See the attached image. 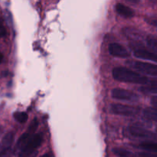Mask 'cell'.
I'll list each match as a JSON object with an SVG mask.
<instances>
[{"mask_svg": "<svg viewBox=\"0 0 157 157\" xmlns=\"http://www.w3.org/2000/svg\"><path fill=\"white\" fill-rule=\"evenodd\" d=\"M145 21L150 25L157 28V15H149L145 18Z\"/></svg>", "mask_w": 157, "mask_h": 157, "instance_id": "e0dca14e", "label": "cell"}, {"mask_svg": "<svg viewBox=\"0 0 157 157\" xmlns=\"http://www.w3.org/2000/svg\"><path fill=\"white\" fill-rule=\"evenodd\" d=\"M41 157H52V156L50 154V153H45V154H44Z\"/></svg>", "mask_w": 157, "mask_h": 157, "instance_id": "603a6c76", "label": "cell"}, {"mask_svg": "<svg viewBox=\"0 0 157 157\" xmlns=\"http://www.w3.org/2000/svg\"><path fill=\"white\" fill-rule=\"evenodd\" d=\"M147 41L148 45L157 52V38H155V37H149V38H147Z\"/></svg>", "mask_w": 157, "mask_h": 157, "instance_id": "ac0fdd59", "label": "cell"}, {"mask_svg": "<svg viewBox=\"0 0 157 157\" xmlns=\"http://www.w3.org/2000/svg\"><path fill=\"white\" fill-rule=\"evenodd\" d=\"M113 78L118 81L137 84H147L149 83V79L144 75L133 71L126 67H115L112 72Z\"/></svg>", "mask_w": 157, "mask_h": 157, "instance_id": "6da1fadb", "label": "cell"}, {"mask_svg": "<svg viewBox=\"0 0 157 157\" xmlns=\"http://www.w3.org/2000/svg\"><path fill=\"white\" fill-rule=\"evenodd\" d=\"M133 54H134L135 57H136V58L157 62L156 54L153 53L152 52H150V51L143 48H133Z\"/></svg>", "mask_w": 157, "mask_h": 157, "instance_id": "9c48e42d", "label": "cell"}, {"mask_svg": "<svg viewBox=\"0 0 157 157\" xmlns=\"http://www.w3.org/2000/svg\"><path fill=\"white\" fill-rule=\"evenodd\" d=\"M156 133H157V131H156Z\"/></svg>", "mask_w": 157, "mask_h": 157, "instance_id": "d4e9b609", "label": "cell"}, {"mask_svg": "<svg viewBox=\"0 0 157 157\" xmlns=\"http://www.w3.org/2000/svg\"><path fill=\"white\" fill-rule=\"evenodd\" d=\"M14 140V135L12 133H9L4 136V138L2 139V144L3 147L4 148H8V147H10V146L12 145V142H13Z\"/></svg>", "mask_w": 157, "mask_h": 157, "instance_id": "9a60e30c", "label": "cell"}, {"mask_svg": "<svg viewBox=\"0 0 157 157\" xmlns=\"http://www.w3.org/2000/svg\"><path fill=\"white\" fill-rule=\"evenodd\" d=\"M130 65L140 73L152 76H157V64L142 61H133L130 63Z\"/></svg>", "mask_w": 157, "mask_h": 157, "instance_id": "8992f818", "label": "cell"}, {"mask_svg": "<svg viewBox=\"0 0 157 157\" xmlns=\"http://www.w3.org/2000/svg\"><path fill=\"white\" fill-rule=\"evenodd\" d=\"M115 9L120 15L125 18H132L134 16V12L133 9L122 3H117L115 6Z\"/></svg>", "mask_w": 157, "mask_h": 157, "instance_id": "30bf717a", "label": "cell"}, {"mask_svg": "<svg viewBox=\"0 0 157 157\" xmlns=\"http://www.w3.org/2000/svg\"><path fill=\"white\" fill-rule=\"evenodd\" d=\"M13 116L15 121L21 123V124H24L28 120V114L25 112H15Z\"/></svg>", "mask_w": 157, "mask_h": 157, "instance_id": "2e32d148", "label": "cell"}, {"mask_svg": "<svg viewBox=\"0 0 157 157\" xmlns=\"http://www.w3.org/2000/svg\"><path fill=\"white\" fill-rule=\"evenodd\" d=\"M111 96L113 99L130 101V102H134L139 100V96L137 94L122 88L113 89L111 91Z\"/></svg>", "mask_w": 157, "mask_h": 157, "instance_id": "5b68a950", "label": "cell"}, {"mask_svg": "<svg viewBox=\"0 0 157 157\" xmlns=\"http://www.w3.org/2000/svg\"><path fill=\"white\" fill-rule=\"evenodd\" d=\"M139 148L147 150L149 152H153L157 153V143L153 142H144L139 145Z\"/></svg>", "mask_w": 157, "mask_h": 157, "instance_id": "4fadbf2b", "label": "cell"}, {"mask_svg": "<svg viewBox=\"0 0 157 157\" xmlns=\"http://www.w3.org/2000/svg\"><path fill=\"white\" fill-rule=\"evenodd\" d=\"M2 59H3V55H2V54L1 52H0V63L2 62Z\"/></svg>", "mask_w": 157, "mask_h": 157, "instance_id": "cb8c5ba5", "label": "cell"}, {"mask_svg": "<svg viewBox=\"0 0 157 157\" xmlns=\"http://www.w3.org/2000/svg\"><path fill=\"white\" fill-rule=\"evenodd\" d=\"M148 85L142 87L140 90L145 94H157V79L149 81Z\"/></svg>", "mask_w": 157, "mask_h": 157, "instance_id": "8fae6325", "label": "cell"}, {"mask_svg": "<svg viewBox=\"0 0 157 157\" xmlns=\"http://www.w3.org/2000/svg\"><path fill=\"white\" fill-rule=\"evenodd\" d=\"M109 52L114 57L121 58H127L130 56V53L126 48L118 43H112L108 47Z\"/></svg>", "mask_w": 157, "mask_h": 157, "instance_id": "ba28073f", "label": "cell"}, {"mask_svg": "<svg viewBox=\"0 0 157 157\" xmlns=\"http://www.w3.org/2000/svg\"><path fill=\"white\" fill-rule=\"evenodd\" d=\"M12 151L11 147L4 148V150L0 152V157H12Z\"/></svg>", "mask_w": 157, "mask_h": 157, "instance_id": "d6986e66", "label": "cell"}, {"mask_svg": "<svg viewBox=\"0 0 157 157\" xmlns=\"http://www.w3.org/2000/svg\"><path fill=\"white\" fill-rule=\"evenodd\" d=\"M151 104H153V107L157 108V96L153 97V98L151 99Z\"/></svg>", "mask_w": 157, "mask_h": 157, "instance_id": "7402d4cb", "label": "cell"}, {"mask_svg": "<svg viewBox=\"0 0 157 157\" xmlns=\"http://www.w3.org/2000/svg\"><path fill=\"white\" fill-rule=\"evenodd\" d=\"M38 126V120H37L36 118H35V119L32 121L30 125H29V129H28L27 131L25 133H23V134L20 136L18 142H17L16 145H15V151L18 153H18L22 150V149L25 147L26 144L29 143V141L30 140L31 138L35 135V132L36 131Z\"/></svg>", "mask_w": 157, "mask_h": 157, "instance_id": "7a4b0ae2", "label": "cell"}, {"mask_svg": "<svg viewBox=\"0 0 157 157\" xmlns=\"http://www.w3.org/2000/svg\"><path fill=\"white\" fill-rule=\"evenodd\" d=\"M129 133L133 137L140 138V139H155L156 136L152 132L145 130L144 128L137 127H130L128 129Z\"/></svg>", "mask_w": 157, "mask_h": 157, "instance_id": "52a82bcc", "label": "cell"}, {"mask_svg": "<svg viewBox=\"0 0 157 157\" xmlns=\"http://www.w3.org/2000/svg\"><path fill=\"white\" fill-rule=\"evenodd\" d=\"M113 152L118 157H134V153L124 149L114 148Z\"/></svg>", "mask_w": 157, "mask_h": 157, "instance_id": "5bb4252c", "label": "cell"}, {"mask_svg": "<svg viewBox=\"0 0 157 157\" xmlns=\"http://www.w3.org/2000/svg\"><path fill=\"white\" fill-rule=\"evenodd\" d=\"M43 142L42 133H36L29 141L25 147L18 153V157H29L41 146Z\"/></svg>", "mask_w": 157, "mask_h": 157, "instance_id": "3957f363", "label": "cell"}, {"mask_svg": "<svg viewBox=\"0 0 157 157\" xmlns=\"http://www.w3.org/2000/svg\"><path fill=\"white\" fill-rule=\"evenodd\" d=\"M140 110V109L137 107L120 104H113L110 107V113L113 114L121 115V116H135L139 113Z\"/></svg>", "mask_w": 157, "mask_h": 157, "instance_id": "277c9868", "label": "cell"}, {"mask_svg": "<svg viewBox=\"0 0 157 157\" xmlns=\"http://www.w3.org/2000/svg\"><path fill=\"white\" fill-rule=\"evenodd\" d=\"M144 114L147 119L157 122V108L156 107H147L144 110Z\"/></svg>", "mask_w": 157, "mask_h": 157, "instance_id": "7c38bea8", "label": "cell"}, {"mask_svg": "<svg viewBox=\"0 0 157 157\" xmlns=\"http://www.w3.org/2000/svg\"><path fill=\"white\" fill-rule=\"evenodd\" d=\"M6 35V30L5 29L4 25H3L2 20L0 18V38L5 37Z\"/></svg>", "mask_w": 157, "mask_h": 157, "instance_id": "44dd1931", "label": "cell"}, {"mask_svg": "<svg viewBox=\"0 0 157 157\" xmlns=\"http://www.w3.org/2000/svg\"><path fill=\"white\" fill-rule=\"evenodd\" d=\"M134 157H157V154L147 153V152H141V153H134Z\"/></svg>", "mask_w": 157, "mask_h": 157, "instance_id": "ffe728a7", "label": "cell"}]
</instances>
